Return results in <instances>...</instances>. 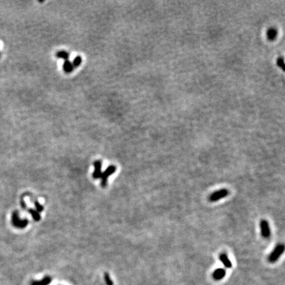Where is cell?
Returning <instances> with one entry per match:
<instances>
[{"label":"cell","instance_id":"cell-9","mask_svg":"<svg viewBox=\"0 0 285 285\" xmlns=\"http://www.w3.org/2000/svg\"><path fill=\"white\" fill-rule=\"evenodd\" d=\"M52 281V278L49 276L45 277L42 280L36 281L34 280L32 282L31 285H48Z\"/></svg>","mask_w":285,"mask_h":285},{"label":"cell","instance_id":"cell-2","mask_svg":"<svg viewBox=\"0 0 285 285\" xmlns=\"http://www.w3.org/2000/svg\"><path fill=\"white\" fill-rule=\"evenodd\" d=\"M12 224L18 228H24L27 226L29 224V220L27 219L22 220L19 218L18 214L17 211L14 212L12 215Z\"/></svg>","mask_w":285,"mask_h":285},{"label":"cell","instance_id":"cell-8","mask_svg":"<svg viewBox=\"0 0 285 285\" xmlns=\"http://www.w3.org/2000/svg\"><path fill=\"white\" fill-rule=\"evenodd\" d=\"M220 261L222 262L223 265H224V267L227 268V269H230L232 267V264L231 263V261H230L229 259H228L227 255L225 253H222L220 256Z\"/></svg>","mask_w":285,"mask_h":285},{"label":"cell","instance_id":"cell-6","mask_svg":"<svg viewBox=\"0 0 285 285\" xmlns=\"http://www.w3.org/2000/svg\"><path fill=\"white\" fill-rule=\"evenodd\" d=\"M94 166H95V170H94L92 176L95 179H98L101 177L102 175V172H101V168H102V162L100 160H96L94 163Z\"/></svg>","mask_w":285,"mask_h":285},{"label":"cell","instance_id":"cell-12","mask_svg":"<svg viewBox=\"0 0 285 285\" xmlns=\"http://www.w3.org/2000/svg\"><path fill=\"white\" fill-rule=\"evenodd\" d=\"M29 212L31 213V215H32L34 220H36V221H39V220H40V219H41L40 215V213L38 211H35V210H33V209H29Z\"/></svg>","mask_w":285,"mask_h":285},{"label":"cell","instance_id":"cell-5","mask_svg":"<svg viewBox=\"0 0 285 285\" xmlns=\"http://www.w3.org/2000/svg\"><path fill=\"white\" fill-rule=\"evenodd\" d=\"M261 235L265 238H268L271 236V229L268 222L266 220H261L260 223Z\"/></svg>","mask_w":285,"mask_h":285},{"label":"cell","instance_id":"cell-3","mask_svg":"<svg viewBox=\"0 0 285 285\" xmlns=\"http://www.w3.org/2000/svg\"><path fill=\"white\" fill-rule=\"evenodd\" d=\"M228 193H229V192H228V189H221L216 191V192L213 193L211 196H209V200L211 202H216L217 201L221 200V199H223L224 197H227Z\"/></svg>","mask_w":285,"mask_h":285},{"label":"cell","instance_id":"cell-1","mask_svg":"<svg viewBox=\"0 0 285 285\" xmlns=\"http://www.w3.org/2000/svg\"><path fill=\"white\" fill-rule=\"evenodd\" d=\"M284 251V246L283 244H279L278 246H277L274 250L270 254V256H269V261L271 262V263H275V262H276L279 260V258L281 256V255L283 253Z\"/></svg>","mask_w":285,"mask_h":285},{"label":"cell","instance_id":"cell-7","mask_svg":"<svg viewBox=\"0 0 285 285\" xmlns=\"http://www.w3.org/2000/svg\"><path fill=\"white\" fill-rule=\"evenodd\" d=\"M225 275H226V271L223 268H219L216 269L213 274L214 279L216 280H220L223 279L225 277Z\"/></svg>","mask_w":285,"mask_h":285},{"label":"cell","instance_id":"cell-4","mask_svg":"<svg viewBox=\"0 0 285 285\" xmlns=\"http://www.w3.org/2000/svg\"><path fill=\"white\" fill-rule=\"evenodd\" d=\"M116 170V168L113 166H110L107 168V169L105 170L103 173H102V175H101V178H102V180H101V186L102 187H105L107 185V182H108V178L112 174H113L114 172Z\"/></svg>","mask_w":285,"mask_h":285},{"label":"cell","instance_id":"cell-13","mask_svg":"<svg viewBox=\"0 0 285 285\" xmlns=\"http://www.w3.org/2000/svg\"><path fill=\"white\" fill-rule=\"evenodd\" d=\"M81 62H82V58L81 56H77V57L73 59L72 63H73V67H76L79 66L81 64Z\"/></svg>","mask_w":285,"mask_h":285},{"label":"cell","instance_id":"cell-14","mask_svg":"<svg viewBox=\"0 0 285 285\" xmlns=\"http://www.w3.org/2000/svg\"><path fill=\"white\" fill-rule=\"evenodd\" d=\"M104 277L105 282H106V283L107 285H114L113 281L112 280V279H111V278H110V277L109 274H108V273H104Z\"/></svg>","mask_w":285,"mask_h":285},{"label":"cell","instance_id":"cell-15","mask_svg":"<svg viewBox=\"0 0 285 285\" xmlns=\"http://www.w3.org/2000/svg\"><path fill=\"white\" fill-rule=\"evenodd\" d=\"M35 206H36V211H38L39 213L40 212H42L43 210H44V207H43V206L41 205L38 201H36L35 203Z\"/></svg>","mask_w":285,"mask_h":285},{"label":"cell","instance_id":"cell-16","mask_svg":"<svg viewBox=\"0 0 285 285\" xmlns=\"http://www.w3.org/2000/svg\"><path fill=\"white\" fill-rule=\"evenodd\" d=\"M275 31L274 30H270V31L268 32L269 34V37H274L275 35Z\"/></svg>","mask_w":285,"mask_h":285},{"label":"cell","instance_id":"cell-11","mask_svg":"<svg viewBox=\"0 0 285 285\" xmlns=\"http://www.w3.org/2000/svg\"><path fill=\"white\" fill-rule=\"evenodd\" d=\"M56 56L58 58L64 59L65 61L68 60V59L69 58V54L68 52H67L66 51H59L58 52L57 54H56Z\"/></svg>","mask_w":285,"mask_h":285},{"label":"cell","instance_id":"cell-10","mask_svg":"<svg viewBox=\"0 0 285 285\" xmlns=\"http://www.w3.org/2000/svg\"><path fill=\"white\" fill-rule=\"evenodd\" d=\"M63 69L66 73H71L74 69L72 62H71L69 60L65 61L63 64Z\"/></svg>","mask_w":285,"mask_h":285}]
</instances>
